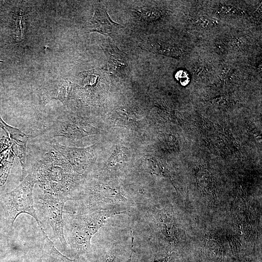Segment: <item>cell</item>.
Masks as SVG:
<instances>
[{
    "mask_svg": "<svg viewBox=\"0 0 262 262\" xmlns=\"http://www.w3.org/2000/svg\"><path fill=\"white\" fill-rule=\"evenodd\" d=\"M103 49L107 57L110 72L113 74L119 75L124 74L127 68L125 53L111 45L104 46Z\"/></svg>",
    "mask_w": 262,
    "mask_h": 262,
    "instance_id": "cell-10",
    "label": "cell"
},
{
    "mask_svg": "<svg viewBox=\"0 0 262 262\" xmlns=\"http://www.w3.org/2000/svg\"><path fill=\"white\" fill-rule=\"evenodd\" d=\"M39 208L44 220L50 226L54 235L61 242L64 249L67 247L65 235V222L63 214L64 207L68 200L72 199L68 196L43 192L40 197Z\"/></svg>",
    "mask_w": 262,
    "mask_h": 262,
    "instance_id": "cell-4",
    "label": "cell"
},
{
    "mask_svg": "<svg viewBox=\"0 0 262 262\" xmlns=\"http://www.w3.org/2000/svg\"><path fill=\"white\" fill-rule=\"evenodd\" d=\"M15 34L17 40H21L23 38V28L24 23V14L21 12L16 17Z\"/></svg>",
    "mask_w": 262,
    "mask_h": 262,
    "instance_id": "cell-12",
    "label": "cell"
},
{
    "mask_svg": "<svg viewBox=\"0 0 262 262\" xmlns=\"http://www.w3.org/2000/svg\"><path fill=\"white\" fill-rule=\"evenodd\" d=\"M128 208L115 207L76 214L69 216L65 222L64 235L67 245L77 255L88 253L91 250L93 235L112 216L127 213Z\"/></svg>",
    "mask_w": 262,
    "mask_h": 262,
    "instance_id": "cell-2",
    "label": "cell"
},
{
    "mask_svg": "<svg viewBox=\"0 0 262 262\" xmlns=\"http://www.w3.org/2000/svg\"><path fill=\"white\" fill-rule=\"evenodd\" d=\"M122 27L111 19L104 5L100 3L94 5L93 15L87 23L89 32H98L112 36L118 29Z\"/></svg>",
    "mask_w": 262,
    "mask_h": 262,
    "instance_id": "cell-7",
    "label": "cell"
},
{
    "mask_svg": "<svg viewBox=\"0 0 262 262\" xmlns=\"http://www.w3.org/2000/svg\"><path fill=\"white\" fill-rule=\"evenodd\" d=\"M71 83L69 81H65L58 90L54 99H59L62 102L68 98L71 89Z\"/></svg>",
    "mask_w": 262,
    "mask_h": 262,
    "instance_id": "cell-11",
    "label": "cell"
},
{
    "mask_svg": "<svg viewBox=\"0 0 262 262\" xmlns=\"http://www.w3.org/2000/svg\"><path fill=\"white\" fill-rule=\"evenodd\" d=\"M0 126L6 131L13 143L12 149L19 159L23 173L25 169L26 145L29 136L19 130L4 123L0 117Z\"/></svg>",
    "mask_w": 262,
    "mask_h": 262,
    "instance_id": "cell-8",
    "label": "cell"
},
{
    "mask_svg": "<svg viewBox=\"0 0 262 262\" xmlns=\"http://www.w3.org/2000/svg\"><path fill=\"white\" fill-rule=\"evenodd\" d=\"M11 146L10 140L3 136L0 140V186L6 181L13 165L15 155Z\"/></svg>",
    "mask_w": 262,
    "mask_h": 262,
    "instance_id": "cell-9",
    "label": "cell"
},
{
    "mask_svg": "<svg viewBox=\"0 0 262 262\" xmlns=\"http://www.w3.org/2000/svg\"><path fill=\"white\" fill-rule=\"evenodd\" d=\"M37 183L43 192L73 199V192L81 178L66 158L56 147L49 151L35 165Z\"/></svg>",
    "mask_w": 262,
    "mask_h": 262,
    "instance_id": "cell-1",
    "label": "cell"
},
{
    "mask_svg": "<svg viewBox=\"0 0 262 262\" xmlns=\"http://www.w3.org/2000/svg\"><path fill=\"white\" fill-rule=\"evenodd\" d=\"M37 183L34 165L28 174L22 178L20 184L12 191L0 197L8 228L12 229L14 222L21 213H27L36 221L41 234L45 233L42 222L39 219L34 207L33 189Z\"/></svg>",
    "mask_w": 262,
    "mask_h": 262,
    "instance_id": "cell-3",
    "label": "cell"
},
{
    "mask_svg": "<svg viewBox=\"0 0 262 262\" xmlns=\"http://www.w3.org/2000/svg\"><path fill=\"white\" fill-rule=\"evenodd\" d=\"M97 262H119L115 249L108 250L105 252Z\"/></svg>",
    "mask_w": 262,
    "mask_h": 262,
    "instance_id": "cell-13",
    "label": "cell"
},
{
    "mask_svg": "<svg viewBox=\"0 0 262 262\" xmlns=\"http://www.w3.org/2000/svg\"><path fill=\"white\" fill-rule=\"evenodd\" d=\"M108 84L109 77L105 70L97 68L83 71L79 76L78 94L84 102L93 104Z\"/></svg>",
    "mask_w": 262,
    "mask_h": 262,
    "instance_id": "cell-5",
    "label": "cell"
},
{
    "mask_svg": "<svg viewBox=\"0 0 262 262\" xmlns=\"http://www.w3.org/2000/svg\"><path fill=\"white\" fill-rule=\"evenodd\" d=\"M171 255H169L164 258L155 260L153 262H169L171 259Z\"/></svg>",
    "mask_w": 262,
    "mask_h": 262,
    "instance_id": "cell-14",
    "label": "cell"
},
{
    "mask_svg": "<svg viewBox=\"0 0 262 262\" xmlns=\"http://www.w3.org/2000/svg\"><path fill=\"white\" fill-rule=\"evenodd\" d=\"M156 230L162 239L170 246L176 244L178 242L179 230L176 222L168 211L157 210L153 215Z\"/></svg>",
    "mask_w": 262,
    "mask_h": 262,
    "instance_id": "cell-6",
    "label": "cell"
}]
</instances>
